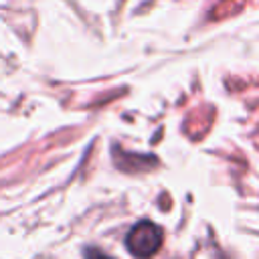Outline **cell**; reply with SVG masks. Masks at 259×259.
<instances>
[{
	"label": "cell",
	"instance_id": "cell-1",
	"mask_svg": "<svg viewBox=\"0 0 259 259\" xmlns=\"http://www.w3.org/2000/svg\"><path fill=\"white\" fill-rule=\"evenodd\" d=\"M162 241H164L162 227L148 219L136 223L125 235V247L138 259H148L154 253H158V249L162 247Z\"/></svg>",
	"mask_w": 259,
	"mask_h": 259
},
{
	"label": "cell",
	"instance_id": "cell-2",
	"mask_svg": "<svg viewBox=\"0 0 259 259\" xmlns=\"http://www.w3.org/2000/svg\"><path fill=\"white\" fill-rule=\"evenodd\" d=\"M113 158L117 168L125 170V172H142L148 170L152 166H156V158L154 156H138V154H127V152H117V148H113Z\"/></svg>",
	"mask_w": 259,
	"mask_h": 259
},
{
	"label": "cell",
	"instance_id": "cell-3",
	"mask_svg": "<svg viewBox=\"0 0 259 259\" xmlns=\"http://www.w3.org/2000/svg\"><path fill=\"white\" fill-rule=\"evenodd\" d=\"M83 255H85V259H113V257H109V255H105L103 251L93 249V247L85 249V251H83Z\"/></svg>",
	"mask_w": 259,
	"mask_h": 259
}]
</instances>
